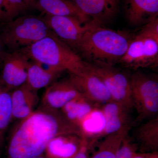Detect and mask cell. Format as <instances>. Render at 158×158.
I'll return each mask as SVG.
<instances>
[{
    "label": "cell",
    "instance_id": "34",
    "mask_svg": "<svg viewBox=\"0 0 158 158\" xmlns=\"http://www.w3.org/2000/svg\"><path fill=\"white\" fill-rule=\"evenodd\" d=\"M157 19H158V18H157Z\"/></svg>",
    "mask_w": 158,
    "mask_h": 158
},
{
    "label": "cell",
    "instance_id": "16",
    "mask_svg": "<svg viewBox=\"0 0 158 158\" xmlns=\"http://www.w3.org/2000/svg\"><path fill=\"white\" fill-rule=\"evenodd\" d=\"M133 135L138 145V152H158V115L138 126Z\"/></svg>",
    "mask_w": 158,
    "mask_h": 158
},
{
    "label": "cell",
    "instance_id": "6",
    "mask_svg": "<svg viewBox=\"0 0 158 158\" xmlns=\"http://www.w3.org/2000/svg\"><path fill=\"white\" fill-rule=\"evenodd\" d=\"M106 85L113 100L131 111L134 109L130 78L113 65H97L85 61Z\"/></svg>",
    "mask_w": 158,
    "mask_h": 158
},
{
    "label": "cell",
    "instance_id": "21",
    "mask_svg": "<svg viewBox=\"0 0 158 158\" xmlns=\"http://www.w3.org/2000/svg\"><path fill=\"white\" fill-rule=\"evenodd\" d=\"M131 127H125L103 138L98 149L90 158H116L122 142L129 134Z\"/></svg>",
    "mask_w": 158,
    "mask_h": 158
},
{
    "label": "cell",
    "instance_id": "22",
    "mask_svg": "<svg viewBox=\"0 0 158 158\" xmlns=\"http://www.w3.org/2000/svg\"><path fill=\"white\" fill-rule=\"evenodd\" d=\"M12 118L11 94L7 89L0 88V144L2 142L5 133Z\"/></svg>",
    "mask_w": 158,
    "mask_h": 158
},
{
    "label": "cell",
    "instance_id": "31",
    "mask_svg": "<svg viewBox=\"0 0 158 158\" xmlns=\"http://www.w3.org/2000/svg\"><path fill=\"white\" fill-rule=\"evenodd\" d=\"M150 158H158V152H151Z\"/></svg>",
    "mask_w": 158,
    "mask_h": 158
},
{
    "label": "cell",
    "instance_id": "10",
    "mask_svg": "<svg viewBox=\"0 0 158 158\" xmlns=\"http://www.w3.org/2000/svg\"><path fill=\"white\" fill-rule=\"evenodd\" d=\"M100 109L104 123L100 131L91 136L90 140L92 144L100 138L132 124L130 116L131 110L117 102L112 100L102 106Z\"/></svg>",
    "mask_w": 158,
    "mask_h": 158
},
{
    "label": "cell",
    "instance_id": "26",
    "mask_svg": "<svg viewBox=\"0 0 158 158\" xmlns=\"http://www.w3.org/2000/svg\"><path fill=\"white\" fill-rule=\"evenodd\" d=\"M92 144L88 138L82 137L78 150L72 158H88V152Z\"/></svg>",
    "mask_w": 158,
    "mask_h": 158
},
{
    "label": "cell",
    "instance_id": "9",
    "mask_svg": "<svg viewBox=\"0 0 158 158\" xmlns=\"http://www.w3.org/2000/svg\"><path fill=\"white\" fill-rule=\"evenodd\" d=\"M51 31L71 48L75 49L90 21L82 22L77 18L45 15L43 18Z\"/></svg>",
    "mask_w": 158,
    "mask_h": 158
},
{
    "label": "cell",
    "instance_id": "8",
    "mask_svg": "<svg viewBox=\"0 0 158 158\" xmlns=\"http://www.w3.org/2000/svg\"><path fill=\"white\" fill-rule=\"evenodd\" d=\"M69 73V79L80 93L98 107L113 100L104 83L85 61L81 70Z\"/></svg>",
    "mask_w": 158,
    "mask_h": 158
},
{
    "label": "cell",
    "instance_id": "33",
    "mask_svg": "<svg viewBox=\"0 0 158 158\" xmlns=\"http://www.w3.org/2000/svg\"><path fill=\"white\" fill-rule=\"evenodd\" d=\"M155 67H156V68H158V62L156 63V64L154 66Z\"/></svg>",
    "mask_w": 158,
    "mask_h": 158
},
{
    "label": "cell",
    "instance_id": "3",
    "mask_svg": "<svg viewBox=\"0 0 158 158\" xmlns=\"http://www.w3.org/2000/svg\"><path fill=\"white\" fill-rule=\"evenodd\" d=\"M23 49L31 60L69 73L78 72L84 66L81 56L53 32Z\"/></svg>",
    "mask_w": 158,
    "mask_h": 158
},
{
    "label": "cell",
    "instance_id": "20",
    "mask_svg": "<svg viewBox=\"0 0 158 158\" xmlns=\"http://www.w3.org/2000/svg\"><path fill=\"white\" fill-rule=\"evenodd\" d=\"M82 137L77 135H60L53 138L45 150L47 158H72L78 150Z\"/></svg>",
    "mask_w": 158,
    "mask_h": 158
},
{
    "label": "cell",
    "instance_id": "25",
    "mask_svg": "<svg viewBox=\"0 0 158 158\" xmlns=\"http://www.w3.org/2000/svg\"><path fill=\"white\" fill-rule=\"evenodd\" d=\"M140 32L152 38L158 44V19L145 25Z\"/></svg>",
    "mask_w": 158,
    "mask_h": 158
},
{
    "label": "cell",
    "instance_id": "23",
    "mask_svg": "<svg viewBox=\"0 0 158 158\" xmlns=\"http://www.w3.org/2000/svg\"><path fill=\"white\" fill-rule=\"evenodd\" d=\"M7 22L12 20L27 10L23 0H3Z\"/></svg>",
    "mask_w": 158,
    "mask_h": 158
},
{
    "label": "cell",
    "instance_id": "17",
    "mask_svg": "<svg viewBox=\"0 0 158 158\" xmlns=\"http://www.w3.org/2000/svg\"><path fill=\"white\" fill-rule=\"evenodd\" d=\"M60 69L49 67L46 69L42 64L34 60L30 61L27 69L26 83L33 90L38 91L52 84L63 72Z\"/></svg>",
    "mask_w": 158,
    "mask_h": 158
},
{
    "label": "cell",
    "instance_id": "13",
    "mask_svg": "<svg viewBox=\"0 0 158 158\" xmlns=\"http://www.w3.org/2000/svg\"><path fill=\"white\" fill-rule=\"evenodd\" d=\"M83 14L99 25L116 14L119 0H71Z\"/></svg>",
    "mask_w": 158,
    "mask_h": 158
},
{
    "label": "cell",
    "instance_id": "30",
    "mask_svg": "<svg viewBox=\"0 0 158 158\" xmlns=\"http://www.w3.org/2000/svg\"><path fill=\"white\" fill-rule=\"evenodd\" d=\"M4 45L3 44L2 42L0 40V58L1 57H3V55L5 54L4 53V52H3V50H4L3 47H4Z\"/></svg>",
    "mask_w": 158,
    "mask_h": 158
},
{
    "label": "cell",
    "instance_id": "32",
    "mask_svg": "<svg viewBox=\"0 0 158 158\" xmlns=\"http://www.w3.org/2000/svg\"><path fill=\"white\" fill-rule=\"evenodd\" d=\"M28 158H47L46 157H43L42 156H34L32 157H30Z\"/></svg>",
    "mask_w": 158,
    "mask_h": 158
},
{
    "label": "cell",
    "instance_id": "2",
    "mask_svg": "<svg viewBox=\"0 0 158 158\" xmlns=\"http://www.w3.org/2000/svg\"><path fill=\"white\" fill-rule=\"evenodd\" d=\"M130 40L123 34L91 21L75 49L88 62L113 65L124 56Z\"/></svg>",
    "mask_w": 158,
    "mask_h": 158
},
{
    "label": "cell",
    "instance_id": "19",
    "mask_svg": "<svg viewBox=\"0 0 158 158\" xmlns=\"http://www.w3.org/2000/svg\"><path fill=\"white\" fill-rule=\"evenodd\" d=\"M35 9L45 15L77 18L84 23L91 21L79 10L71 0H37Z\"/></svg>",
    "mask_w": 158,
    "mask_h": 158
},
{
    "label": "cell",
    "instance_id": "12",
    "mask_svg": "<svg viewBox=\"0 0 158 158\" xmlns=\"http://www.w3.org/2000/svg\"><path fill=\"white\" fill-rule=\"evenodd\" d=\"M81 94L69 79L55 81L48 87L44 94L42 106L59 111L69 102Z\"/></svg>",
    "mask_w": 158,
    "mask_h": 158
},
{
    "label": "cell",
    "instance_id": "4",
    "mask_svg": "<svg viewBox=\"0 0 158 158\" xmlns=\"http://www.w3.org/2000/svg\"><path fill=\"white\" fill-rule=\"evenodd\" d=\"M4 23L0 40L9 52L25 48L52 33L43 18L34 15H23Z\"/></svg>",
    "mask_w": 158,
    "mask_h": 158
},
{
    "label": "cell",
    "instance_id": "1",
    "mask_svg": "<svg viewBox=\"0 0 158 158\" xmlns=\"http://www.w3.org/2000/svg\"><path fill=\"white\" fill-rule=\"evenodd\" d=\"M64 135L82 136L80 129L67 121L61 112L42 106L20 121L9 140L8 158L41 156L53 138Z\"/></svg>",
    "mask_w": 158,
    "mask_h": 158
},
{
    "label": "cell",
    "instance_id": "18",
    "mask_svg": "<svg viewBox=\"0 0 158 158\" xmlns=\"http://www.w3.org/2000/svg\"><path fill=\"white\" fill-rule=\"evenodd\" d=\"M98 107L81 94L67 103L60 110L67 121L80 130L84 120L93 114Z\"/></svg>",
    "mask_w": 158,
    "mask_h": 158
},
{
    "label": "cell",
    "instance_id": "27",
    "mask_svg": "<svg viewBox=\"0 0 158 158\" xmlns=\"http://www.w3.org/2000/svg\"><path fill=\"white\" fill-rule=\"evenodd\" d=\"M6 22L7 17L3 6V0H0V23H5Z\"/></svg>",
    "mask_w": 158,
    "mask_h": 158
},
{
    "label": "cell",
    "instance_id": "14",
    "mask_svg": "<svg viewBox=\"0 0 158 158\" xmlns=\"http://www.w3.org/2000/svg\"><path fill=\"white\" fill-rule=\"evenodd\" d=\"M125 8L128 20L134 26L146 25L158 18V0H126Z\"/></svg>",
    "mask_w": 158,
    "mask_h": 158
},
{
    "label": "cell",
    "instance_id": "24",
    "mask_svg": "<svg viewBox=\"0 0 158 158\" xmlns=\"http://www.w3.org/2000/svg\"><path fill=\"white\" fill-rule=\"evenodd\" d=\"M138 151L137 143L128 134L122 142L116 158H132Z\"/></svg>",
    "mask_w": 158,
    "mask_h": 158
},
{
    "label": "cell",
    "instance_id": "7",
    "mask_svg": "<svg viewBox=\"0 0 158 158\" xmlns=\"http://www.w3.org/2000/svg\"><path fill=\"white\" fill-rule=\"evenodd\" d=\"M158 62V44L151 37L140 33L130 40L119 63L134 69L153 66Z\"/></svg>",
    "mask_w": 158,
    "mask_h": 158
},
{
    "label": "cell",
    "instance_id": "15",
    "mask_svg": "<svg viewBox=\"0 0 158 158\" xmlns=\"http://www.w3.org/2000/svg\"><path fill=\"white\" fill-rule=\"evenodd\" d=\"M12 118L22 120L34 112L39 100L37 91L25 83L11 94Z\"/></svg>",
    "mask_w": 158,
    "mask_h": 158
},
{
    "label": "cell",
    "instance_id": "28",
    "mask_svg": "<svg viewBox=\"0 0 158 158\" xmlns=\"http://www.w3.org/2000/svg\"><path fill=\"white\" fill-rule=\"evenodd\" d=\"M151 152H137L132 158H150Z\"/></svg>",
    "mask_w": 158,
    "mask_h": 158
},
{
    "label": "cell",
    "instance_id": "5",
    "mask_svg": "<svg viewBox=\"0 0 158 158\" xmlns=\"http://www.w3.org/2000/svg\"><path fill=\"white\" fill-rule=\"evenodd\" d=\"M134 108L138 121H147L158 115V81L141 72L130 78Z\"/></svg>",
    "mask_w": 158,
    "mask_h": 158
},
{
    "label": "cell",
    "instance_id": "29",
    "mask_svg": "<svg viewBox=\"0 0 158 158\" xmlns=\"http://www.w3.org/2000/svg\"><path fill=\"white\" fill-rule=\"evenodd\" d=\"M28 9H35L37 0H23Z\"/></svg>",
    "mask_w": 158,
    "mask_h": 158
},
{
    "label": "cell",
    "instance_id": "11",
    "mask_svg": "<svg viewBox=\"0 0 158 158\" xmlns=\"http://www.w3.org/2000/svg\"><path fill=\"white\" fill-rule=\"evenodd\" d=\"M2 80L8 88H16L27 81V69L30 59L22 49L3 55Z\"/></svg>",
    "mask_w": 158,
    "mask_h": 158
}]
</instances>
